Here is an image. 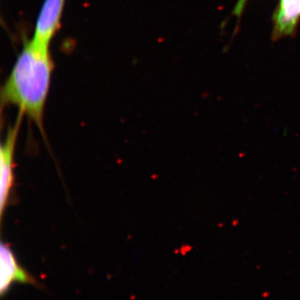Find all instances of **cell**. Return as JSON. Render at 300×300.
<instances>
[{
    "mask_svg": "<svg viewBox=\"0 0 300 300\" xmlns=\"http://www.w3.org/2000/svg\"><path fill=\"white\" fill-rule=\"evenodd\" d=\"M54 63L49 46L33 39H24L6 81L1 88V107L13 106L27 116L46 141L44 108L49 96Z\"/></svg>",
    "mask_w": 300,
    "mask_h": 300,
    "instance_id": "6da1fadb",
    "label": "cell"
},
{
    "mask_svg": "<svg viewBox=\"0 0 300 300\" xmlns=\"http://www.w3.org/2000/svg\"><path fill=\"white\" fill-rule=\"evenodd\" d=\"M23 118V116L18 114L16 122L8 128L0 148V215L2 220L14 186L15 149Z\"/></svg>",
    "mask_w": 300,
    "mask_h": 300,
    "instance_id": "7a4b0ae2",
    "label": "cell"
},
{
    "mask_svg": "<svg viewBox=\"0 0 300 300\" xmlns=\"http://www.w3.org/2000/svg\"><path fill=\"white\" fill-rule=\"evenodd\" d=\"M66 0H44L37 17L33 39L49 46L61 28Z\"/></svg>",
    "mask_w": 300,
    "mask_h": 300,
    "instance_id": "3957f363",
    "label": "cell"
},
{
    "mask_svg": "<svg viewBox=\"0 0 300 300\" xmlns=\"http://www.w3.org/2000/svg\"><path fill=\"white\" fill-rule=\"evenodd\" d=\"M272 20L273 40L293 37L300 22V0H279Z\"/></svg>",
    "mask_w": 300,
    "mask_h": 300,
    "instance_id": "277c9868",
    "label": "cell"
},
{
    "mask_svg": "<svg viewBox=\"0 0 300 300\" xmlns=\"http://www.w3.org/2000/svg\"><path fill=\"white\" fill-rule=\"evenodd\" d=\"M1 283L0 293L3 296L14 283L39 286L35 278L19 264L14 253L8 244H1Z\"/></svg>",
    "mask_w": 300,
    "mask_h": 300,
    "instance_id": "5b68a950",
    "label": "cell"
}]
</instances>
